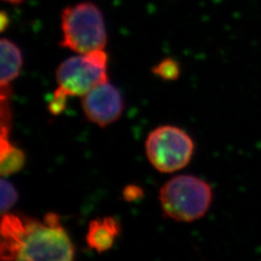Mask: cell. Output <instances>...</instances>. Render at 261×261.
Returning <instances> with one entry per match:
<instances>
[{
  "instance_id": "obj_1",
  "label": "cell",
  "mask_w": 261,
  "mask_h": 261,
  "mask_svg": "<svg viewBox=\"0 0 261 261\" xmlns=\"http://www.w3.org/2000/svg\"><path fill=\"white\" fill-rule=\"evenodd\" d=\"M0 256L2 260L69 261L75 257L70 236L56 213H47L43 221L2 214Z\"/></svg>"
},
{
  "instance_id": "obj_2",
  "label": "cell",
  "mask_w": 261,
  "mask_h": 261,
  "mask_svg": "<svg viewBox=\"0 0 261 261\" xmlns=\"http://www.w3.org/2000/svg\"><path fill=\"white\" fill-rule=\"evenodd\" d=\"M62 38L59 46L76 54L105 49L108 33L103 12L91 1L69 5L60 15Z\"/></svg>"
},
{
  "instance_id": "obj_3",
  "label": "cell",
  "mask_w": 261,
  "mask_h": 261,
  "mask_svg": "<svg viewBox=\"0 0 261 261\" xmlns=\"http://www.w3.org/2000/svg\"><path fill=\"white\" fill-rule=\"evenodd\" d=\"M159 200L169 219L191 223L205 216L213 202V190L208 182L194 175L171 178L161 188Z\"/></svg>"
},
{
  "instance_id": "obj_4",
  "label": "cell",
  "mask_w": 261,
  "mask_h": 261,
  "mask_svg": "<svg viewBox=\"0 0 261 261\" xmlns=\"http://www.w3.org/2000/svg\"><path fill=\"white\" fill-rule=\"evenodd\" d=\"M145 151L153 168L160 172L171 173L189 165L195 153V142L185 130L166 125L150 133Z\"/></svg>"
},
{
  "instance_id": "obj_5",
  "label": "cell",
  "mask_w": 261,
  "mask_h": 261,
  "mask_svg": "<svg viewBox=\"0 0 261 261\" xmlns=\"http://www.w3.org/2000/svg\"><path fill=\"white\" fill-rule=\"evenodd\" d=\"M107 70L108 55L105 49L79 54L59 64L56 82L68 96L83 97L95 86L109 81Z\"/></svg>"
},
{
  "instance_id": "obj_6",
  "label": "cell",
  "mask_w": 261,
  "mask_h": 261,
  "mask_svg": "<svg viewBox=\"0 0 261 261\" xmlns=\"http://www.w3.org/2000/svg\"><path fill=\"white\" fill-rule=\"evenodd\" d=\"M82 107L89 121L103 128L120 118L124 100L120 91L107 81L82 97Z\"/></svg>"
},
{
  "instance_id": "obj_7",
  "label": "cell",
  "mask_w": 261,
  "mask_h": 261,
  "mask_svg": "<svg viewBox=\"0 0 261 261\" xmlns=\"http://www.w3.org/2000/svg\"><path fill=\"white\" fill-rule=\"evenodd\" d=\"M121 232L120 223L113 217H103L90 222L86 234V243L96 252L111 250L115 239Z\"/></svg>"
},
{
  "instance_id": "obj_8",
  "label": "cell",
  "mask_w": 261,
  "mask_h": 261,
  "mask_svg": "<svg viewBox=\"0 0 261 261\" xmlns=\"http://www.w3.org/2000/svg\"><path fill=\"white\" fill-rule=\"evenodd\" d=\"M1 56V79L0 88H10L11 83L15 81L21 71L23 58L22 53L13 41L2 38L0 42Z\"/></svg>"
},
{
  "instance_id": "obj_9",
  "label": "cell",
  "mask_w": 261,
  "mask_h": 261,
  "mask_svg": "<svg viewBox=\"0 0 261 261\" xmlns=\"http://www.w3.org/2000/svg\"><path fill=\"white\" fill-rule=\"evenodd\" d=\"M23 151L14 146L9 139H0V173L2 177L19 172L24 167Z\"/></svg>"
},
{
  "instance_id": "obj_10",
  "label": "cell",
  "mask_w": 261,
  "mask_h": 261,
  "mask_svg": "<svg viewBox=\"0 0 261 261\" xmlns=\"http://www.w3.org/2000/svg\"><path fill=\"white\" fill-rule=\"evenodd\" d=\"M152 73L165 81L171 82L176 81L179 77L181 68L177 60L168 57L160 61L157 65L154 66L152 68Z\"/></svg>"
},
{
  "instance_id": "obj_11",
  "label": "cell",
  "mask_w": 261,
  "mask_h": 261,
  "mask_svg": "<svg viewBox=\"0 0 261 261\" xmlns=\"http://www.w3.org/2000/svg\"><path fill=\"white\" fill-rule=\"evenodd\" d=\"M1 214L9 212L10 209L18 201L19 194L15 186L4 177L1 179Z\"/></svg>"
},
{
  "instance_id": "obj_12",
  "label": "cell",
  "mask_w": 261,
  "mask_h": 261,
  "mask_svg": "<svg viewBox=\"0 0 261 261\" xmlns=\"http://www.w3.org/2000/svg\"><path fill=\"white\" fill-rule=\"evenodd\" d=\"M67 97L68 95L61 88L58 87L54 92L53 98L47 106L48 112L53 115H58L64 112L67 106Z\"/></svg>"
},
{
  "instance_id": "obj_13",
  "label": "cell",
  "mask_w": 261,
  "mask_h": 261,
  "mask_svg": "<svg viewBox=\"0 0 261 261\" xmlns=\"http://www.w3.org/2000/svg\"><path fill=\"white\" fill-rule=\"evenodd\" d=\"M142 196H143V190L137 185H129L123 191V198L129 202L137 201Z\"/></svg>"
},
{
  "instance_id": "obj_14",
  "label": "cell",
  "mask_w": 261,
  "mask_h": 261,
  "mask_svg": "<svg viewBox=\"0 0 261 261\" xmlns=\"http://www.w3.org/2000/svg\"><path fill=\"white\" fill-rule=\"evenodd\" d=\"M9 15L5 11H2L0 13V29L2 32L7 29V28L9 27Z\"/></svg>"
},
{
  "instance_id": "obj_15",
  "label": "cell",
  "mask_w": 261,
  "mask_h": 261,
  "mask_svg": "<svg viewBox=\"0 0 261 261\" xmlns=\"http://www.w3.org/2000/svg\"><path fill=\"white\" fill-rule=\"evenodd\" d=\"M3 1L10 3V4H13V5H19L20 3H22L24 0H3Z\"/></svg>"
}]
</instances>
